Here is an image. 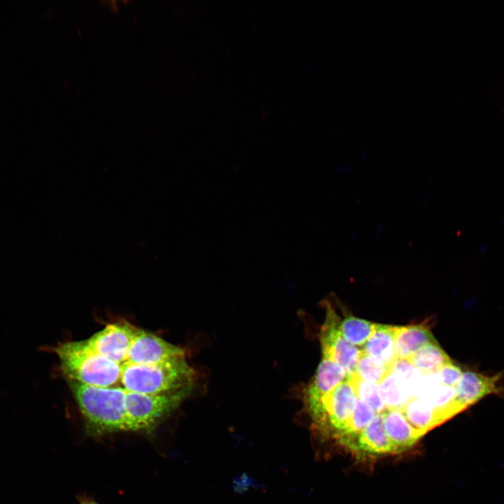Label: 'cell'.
<instances>
[{
    "instance_id": "cell-1",
    "label": "cell",
    "mask_w": 504,
    "mask_h": 504,
    "mask_svg": "<svg viewBox=\"0 0 504 504\" xmlns=\"http://www.w3.org/2000/svg\"><path fill=\"white\" fill-rule=\"evenodd\" d=\"M66 380L90 435L127 432L125 388L96 387Z\"/></svg>"
},
{
    "instance_id": "cell-2",
    "label": "cell",
    "mask_w": 504,
    "mask_h": 504,
    "mask_svg": "<svg viewBox=\"0 0 504 504\" xmlns=\"http://www.w3.org/2000/svg\"><path fill=\"white\" fill-rule=\"evenodd\" d=\"M66 379L96 387H116L120 365L99 354L85 342L59 343L52 348Z\"/></svg>"
},
{
    "instance_id": "cell-3",
    "label": "cell",
    "mask_w": 504,
    "mask_h": 504,
    "mask_svg": "<svg viewBox=\"0 0 504 504\" xmlns=\"http://www.w3.org/2000/svg\"><path fill=\"white\" fill-rule=\"evenodd\" d=\"M120 370L123 388L146 394L175 391L191 386L195 375L186 357L155 365L126 361L120 365Z\"/></svg>"
},
{
    "instance_id": "cell-4",
    "label": "cell",
    "mask_w": 504,
    "mask_h": 504,
    "mask_svg": "<svg viewBox=\"0 0 504 504\" xmlns=\"http://www.w3.org/2000/svg\"><path fill=\"white\" fill-rule=\"evenodd\" d=\"M192 386L181 390L146 394L125 389L127 432L150 433L191 393Z\"/></svg>"
},
{
    "instance_id": "cell-5",
    "label": "cell",
    "mask_w": 504,
    "mask_h": 504,
    "mask_svg": "<svg viewBox=\"0 0 504 504\" xmlns=\"http://www.w3.org/2000/svg\"><path fill=\"white\" fill-rule=\"evenodd\" d=\"M357 396L349 377L338 384L309 413L312 426L323 437L336 438L346 427L355 408Z\"/></svg>"
},
{
    "instance_id": "cell-6",
    "label": "cell",
    "mask_w": 504,
    "mask_h": 504,
    "mask_svg": "<svg viewBox=\"0 0 504 504\" xmlns=\"http://www.w3.org/2000/svg\"><path fill=\"white\" fill-rule=\"evenodd\" d=\"M340 318L328 304L326 316L319 332L322 355L342 367L347 377L352 375L362 354V349L351 344L340 330Z\"/></svg>"
},
{
    "instance_id": "cell-7",
    "label": "cell",
    "mask_w": 504,
    "mask_h": 504,
    "mask_svg": "<svg viewBox=\"0 0 504 504\" xmlns=\"http://www.w3.org/2000/svg\"><path fill=\"white\" fill-rule=\"evenodd\" d=\"M183 357H186L185 351L181 347L136 328L126 361L139 365H155Z\"/></svg>"
},
{
    "instance_id": "cell-8",
    "label": "cell",
    "mask_w": 504,
    "mask_h": 504,
    "mask_svg": "<svg viewBox=\"0 0 504 504\" xmlns=\"http://www.w3.org/2000/svg\"><path fill=\"white\" fill-rule=\"evenodd\" d=\"M136 329L129 323H111L85 340L94 351L121 365L127 360Z\"/></svg>"
},
{
    "instance_id": "cell-9",
    "label": "cell",
    "mask_w": 504,
    "mask_h": 504,
    "mask_svg": "<svg viewBox=\"0 0 504 504\" xmlns=\"http://www.w3.org/2000/svg\"><path fill=\"white\" fill-rule=\"evenodd\" d=\"M504 371L488 376L474 372L464 371L456 386V400L465 409L477 403L487 396L504 393L499 382Z\"/></svg>"
},
{
    "instance_id": "cell-10",
    "label": "cell",
    "mask_w": 504,
    "mask_h": 504,
    "mask_svg": "<svg viewBox=\"0 0 504 504\" xmlns=\"http://www.w3.org/2000/svg\"><path fill=\"white\" fill-rule=\"evenodd\" d=\"M346 377L342 367L323 356L304 393L308 413L314 410L321 400Z\"/></svg>"
},
{
    "instance_id": "cell-11",
    "label": "cell",
    "mask_w": 504,
    "mask_h": 504,
    "mask_svg": "<svg viewBox=\"0 0 504 504\" xmlns=\"http://www.w3.org/2000/svg\"><path fill=\"white\" fill-rule=\"evenodd\" d=\"M386 435L394 454L411 448L424 434L414 428L399 410H386L382 412Z\"/></svg>"
},
{
    "instance_id": "cell-12",
    "label": "cell",
    "mask_w": 504,
    "mask_h": 504,
    "mask_svg": "<svg viewBox=\"0 0 504 504\" xmlns=\"http://www.w3.org/2000/svg\"><path fill=\"white\" fill-rule=\"evenodd\" d=\"M353 451L368 456L394 454L392 445L384 431L382 413L376 414L362 430Z\"/></svg>"
},
{
    "instance_id": "cell-13",
    "label": "cell",
    "mask_w": 504,
    "mask_h": 504,
    "mask_svg": "<svg viewBox=\"0 0 504 504\" xmlns=\"http://www.w3.org/2000/svg\"><path fill=\"white\" fill-rule=\"evenodd\" d=\"M437 342L426 325L396 326L395 349L397 358L407 360L421 347Z\"/></svg>"
},
{
    "instance_id": "cell-14",
    "label": "cell",
    "mask_w": 504,
    "mask_h": 504,
    "mask_svg": "<svg viewBox=\"0 0 504 504\" xmlns=\"http://www.w3.org/2000/svg\"><path fill=\"white\" fill-rule=\"evenodd\" d=\"M396 326L376 324L371 336L363 346L362 351L391 368L396 359L395 334Z\"/></svg>"
},
{
    "instance_id": "cell-15",
    "label": "cell",
    "mask_w": 504,
    "mask_h": 504,
    "mask_svg": "<svg viewBox=\"0 0 504 504\" xmlns=\"http://www.w3.org/2000/svg\"><path fill=\"white\" fill-rule=\"evenodd\" d=\"M410 424L424 434L444 421L428 402L412 398L401 410Z\"/></svg>"
},
{
    "instance_id": "cell-16",
    "label": "cell",
    "mask_w": 504,
    "mask_h": 504,
    "mask_svg": "<svg viewBox=\"0 0 504 504\" xmlns=\"http://www.w3.org/2000/svg\"><path fill=\"white\" fill-rule=\"evenodd\" d=\"M377 413L367 403L357 398L353 414L346 427L335 438L353 451L358 435Z\"/></svg>"
},
{
    "instance_id": "cell-17",
    "label": "cell",
    "mask_w": 504,
    "mask_h": 504,
    "mask_svg": "<svg viewBox=\"0 0 504 504\" xmlns=\"http://www.w3.org/2000/svg\"><path fill=\"white\" fill-rule=\"evenodd\" d=\"M414 368L424 373H433L452 363L450 357L438 343L427 344L407 359Z\"/></svg>"
},
{
    "instance_id": "cell-18",
    "label": "cell",
    "mask_w": 504,
    "mask_h": 504,
    "mask_svg": "<svg viewBox=\"0 0 504 504\" xmlns=\"http://www.w3.org/2000/svg\"><path fill=\"white\" fill-rule=\"evenodd\" d=\"M378 387L386 410H402L408 400L412 398L407 387L391 372L378 384Z\"/></svg>"
},
{
    "instance_id": "cell-19",
    "label": "cell",
    "mask_w": 504,
    "mask_h": 504,
    "mask_svg": "<svg viewBox=\"0 0 504 504\" xmlns=\"http://www.w3.org/2000/svg\"><path fill=\"white\" fill-rule=\"evenodd\" d=\"M376 324L349 315L340 319L339 327L346 341L356 346H363L374 332Z\"/></svg>"
},
{
    "instance_id": "cell-20",
    "label": "cell",
    "mask_w": 504,
    "mask_h": 504,
    "mask_svg": "<svg viewBox=\"0 0 504 504\" xmlns=\"http://www.w3.org/2000/svg\"><path fill=\"white\" fill-rule=\"evenodd\" d=\"M390 372L389 366L362 351L354 374L366 382L378 384Z\"/></svg>"
},
{
    "instance_id": "cell-21",
    "label": "cell",
    "mask_w": 504,
    "mask_h": 504,
    "mask_svg": "<svg viewBox=\"0 0 504 504\" xmlns=\"http://www.w3.org/2000/svg\"><path fill=\"white\" fill-rule=\"evenodd\" d=\"M347 377L351 381L358 399L370 405L377 414L386 410L381 398L378 384L366 382L354 374Z\"/></svg>"
},
{
    "instance_id": "cell-22",
    "label": "cell",
    "mask_w": 504,
    "mask_h": 504,
    "mask_svg": "<svg viewBox=\"0 0 504 504\" xmlns=\"http://www.w3.org/2000/svg\"><path fill=\"white\" fill-rule=\"evenodd\" d=\"M463 372L459 366L452 362L430 374L438 383L447 386L456 387Z\"/></svg>"
},
{
    "instance_id": "cell-23",
    "label": "cell",
    "mask_w": 504,
    "mask_h": 504,
    "mask_svg": "<svg viewBox=\"0 0 504 504\" xmlns=\"http://www.w3.org/2000/svg\"><path fill=\"white\" fill-rule=\"evenodd\" d=\"M80 504H99V503H97L92 502V501H84V502L81 503Z\"/></svg>"
}]
</instances>
